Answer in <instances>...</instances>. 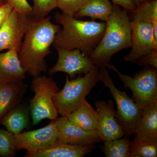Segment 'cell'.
<instances>
[{"label":"cell","instance_id":"cell-3","mask_svg":"<svg viewBox=\"0 0 157 157\" xmlns=\"http://www.w3.org/2000/svg\"><path fill=\"white\" fill-rule=\"evenodd\" d=\"M101 41L89 56L99 68L110 63L113 56L132 46V29L128 11L113 4Z\"/></svg>","mask_w":157,"mask_h":157},{"label":"cell","instance_id":"cell-6","mask_svg":"<svg viewBox=\"0 0 157 157\" xmlns=\"http://www.w3.org/2000/svg\"><path fill=\"white\" fill-rule=\"evenodd\" d=\"M33 78L31 87L35 95L29 107L33 124H38L45 119L55 120L59 113L53 98L60 90L57 85L51 77L40 75Z\"/></svg>","mask_w":157,"mask_h":157},{"label":"cell","instance_id":"cell-29","mask_svg":"<svg viewBox=\"0 0 157 157\" xmlns=\"http://www.w3.org/2000/svg\"><path fill=\"white\" fill-rule=\"evenodd\" d=\"M113 4L123 8L128 12H134L137 7L135 6L132 0H112Z\"/></svg>","mask_w":157,"mask_h":157},{"label":"cell","instance_id":"cell-15","mask_svg":"<svg viewBox=\"0 0 157 157\" xmlns=\"http://www.w3.org/2000/svg\"><path fill=\"white\" fill-rule=\"evenodd\" d=\"M26 74L17 51L7 50L0 53V85L23 82Z\"/></svg>","mask_w":157,"mask_h":157},{"label":"cell","instance_id":"cell-4","mask_svg":"<svg viewBox=\"0 0 157 157\" xmlns=\"http://www.w3.org/2000/svg\"><path fill=\"white\" fill-rule=\"evenodd\" d=\"M133 13V19L130 21L132 49L124 58L126 62L132 63L153 50H157L152 25L157 23V0L140 3Z\"/></svg>","mask_w":157,"mask_h":157},{"label":"cell","instance_id":"cell-27","mask_svg":"<svg viewBox=\"0 0 157 157\" xmlns=\"http://www.w3.org/2000/svg\"><path fill=\"white\" fill-rule=\"evenodd\" d=\"M136 63L138 66L150 65L157 69V50H153L149 53L141 57Z\"/></svg>","mask_w":157,"mask_h":157},{"label":"cell","instance_id":"cell-14","mask_svg":"<svg viewBox=\"0 0 157 157\" xmlns=\"http://www.w3.org/2000/svg\"><path fill=\"white\" fill-rule=\"evenodd\" d=\"M96 148L94 144L83 146L72 145L58 140L49 146L33 152L26 157H82Z\"/></svg>","mask_w":157,"mask_h":157},{"label":"cell","instance_id":"cell-9","mask_svg":"<svg viewBox=\"0 0 157 157\" xmlns=\"http://www.w3.org/2000/svg\"><path fill=\"white\" fill-rule=\"evenodd\" d=\"M31 15L21 14L13 9L0 28V52L20 49L28 28Z\"/></svg>","mask_w":157,"mask_h":157},{"label":"cell","instance_id":"cell-22","mask_svg":"<svg viewBox=\"0 0 157 157\" xmlns=\"http://www.w3.org/2000/svg\"><path fill=\"white\" fill-rule=\"evenodd\" d=\"M130 142L121 138L104 141L103 151L107 157H129Z\"/></svg>","mask_w":157,"mask_h":157},{"label":"cell","instance_id":"cell-21","mask_svg":"<svg viewBox=\"0 0 157 157\" xmlns=\"http://www.w3.org/2000/svg\"><path fill=\"white\" fill-rule=\"evenodd\" d=\"M157 140L135 136L130 142L129 157H156Z\"/></svg>","mask_w":157,"mask_h":157},{"label":"cell","instance_id":"cell-1","mask_svg":"<svg viewBox=\"0 0 157 157\" xmlns=\"http://www.w3.org/2000/svg\"><path fill=\"white\" fill-rule=\"evenodd\" d=\"M60 26L55 24L51 17L37 18L31 15L18 58L26 73L33 77L47 71L45 58L51 53L50 47Z\"/></svg>","mask_w":157,"mask_h":157},{"label":"cell","instance_id":"cell-16","mask_svg":"<svg viewBox=\"0 0 157 157\" xmlns=\"http://www.w3.org/2000/svg\"><path fill=\"white\" fill-rule=\"evenodd\" d=\"M26 90V86L23 82L0 85V121L21 103Z\"/></svg>","mask_w":157,"mask_h":157},{"label":"cell","instance_id":"cell-2","mask_svg":"<svg viewBox=\"0 0 157 157\" xmlns=\"http://www.w3.org/2000/svg\"><path fill=\"white\" fill-rule=\"evenodd\" d=\"M56 23L61 25L52 46L59 48L78 49L89 57L101 41L106 23L95 21H82L59 12L56 13Z\"/></svg>","mask_w":157,"mask_h":157},{"label":"cell","instance_id":"cell-24","mask_svg":"<svg viewBox=\"0 0 157 157\" xmlns=\"http://www.w3.org/2000/svg\"><path fill=\"white\" fill-rule=\"evenodd\" d=\"M32 16L35 18L46 17L52 11L57 8V0H32Z\"/></svg>","mask_w":157,"mask_h":157},{"label":"cell","instance_id":"cell-7","mask_svg":"<svg viewBox=\"0 0 157 157\" xmlns=\"http://www.w3.org/2000/svg\"><path fill=\"white\" fill-rule=\"evenodd\" d=\"M105 67L117 73L125 89L132 91L133 100L141 110L157 103V69L146 67L132 77L122 74L110 63Z\"/></svg>","mask_w":157,"mask_h":157},{"label":"cell","instance_id":"cell-20","mask_svg":"<svg viewBox=\"0 0 157 157\" xmlns=\"http://www.w3.org/2000/svg\"><path fill=\"white\" fill-rule=\"evenodd\" d=\"M113 6L109 0H89L74 17H89L93 20L100 19L106 22L112 13Z\"/></svg>","mask_w":157,"mask_h":157},{"label":"cell","instance_id":"cell-18","mask_svg":"<svg viewBox=\"0 0 157 157\" xmlns=\"http://www.w3.org/2000/svg\"><path fill=\"white\" fill-rule=\"evenodd\" d=\"M141 110L140 120L133 134L157 140V103Z\"/></svg>","mask_w":157,"mask_h":157},{"label":"cell","instance_id":"cell-26","mask_svg":"<svg viewBox=\"0 0 157 157\" xmlns=\"http://www.w3.org/2000/svg\"><path fill=\"white\" fill-rule=\"evenodd\" d=\"M7 2L13 6L14 10L21 14L32 15L33 8L27 0H7Z\"/></svg>","mask_w":157,"mask_h":157},{"label":"cell","instance_id":"cell-30","mask_svg":"<svg viewBox=\"0 0 157 157\" xmlns=\"http://www.w3.org/2000/svg\"><path fill=\"white\" fill-rule=\"evenodd\" d=\"M150 1V0H132V2L134 3V5L136 7L139 6L140 3H143L144 2H146V1Z\"/></svg>","mask_w":157,"mask_h":157},{"label":"cell","instance_id":"cell-25","mask_svg":"<svg viewBox=\"0 0 157 157\" xmlns=\"http://www.w3.org/2000/svg\"><path fill=\"white\" fill-rule=\"evenodd\" d=\"M89 0H57V8L62 11L63 14L74 17L87 2Z\"/></svg>","mask_w":157,"mask_h":157},{"label":"cell","instance_id":"cell-19","mask_svg":"<svg viewBox=\"0 0 157 157\" xmlns=\"http://www.w3.org/2000/svg\"><path fill=\"white\" fill-rule=\"evenodd\" d=\"M68 120L74 125L87 131L97 130L98 116L97 111L85 100L80 107L68 116Z\"/></svg>","mask_w":157,"mask_h":157},{"label":"cell","instance_id":"cell-31","mask_svg":"<svg viewBox=\"0 0 157 157\" xmlns=\"http://www.w3.org/2000/svg\"><path fill=\"white\" fill-rule=\"evenodd\" d=\"M7 3V0H0V6H3Z\"/></svg>","mask_w":157,"mask_h":157},{"label":"cell","instance_id":"cell-10","mask_svg":"<svg viewBox=\"0 0 157 157\" xmlns=\"http://www.w3.org/2000/svg\"><path fill=\"white\" fill-rule=\"evenodd\" d=\"M58 134L55 121H52L41 128L14 135L16 151L24 149L27 152H33L45 148L58 140Z\"/></svg>","mask_w":157,"mask_h":157},{"label":"cell","instance_id":"cell-8","mask_svg":"<svg viewBox=\"0 0 157 157\" xmlns=\"http://www.w3.org/2000/svg\"><path fill=\"white\" fill-rule=\"evenodd\" d=\"M99 70L100 81L109 89L117 105L115 117L118 123L127 136L133 135L140 120L142 110L125 92L121 91L116 87L107 68L102 67Z\"/></svg>","mask_w":157,"mask_h":157},{"label":"cell","instance_id":"cell-28","mask_svg":"<svg viewBox=\"0 0 157 157\" xmlns=\"http://www.w3.org/2000/svg\"><path fill=\"white\" fill-rule=\"evenodd\" d=\"M14 8L9 3L0 6V28L2 26Z\"/></svg>","mask_w":157,"mask_h":157},{"label":"cell","instance_id":"cell-12","mask_svg":"<svg viewBox=\"0 0 157 157\" xmlns=\"http://www.w3.org/2000/svg\"><path fill=\"white\" fill-rule=\"evenodd\" d=\"M96 106L98 116L97 131L102 141L122 138L126 135L116 120L115 108L112 101H97Z\"/></svg>","mask_w":157,"mask_h":157},{"label":"cell","instance_id":"cell-11","mask_svg":"<svg viewBox=\"0 0 157 157\" xmlns=\"http://www.w3.org/2000/svg\"><path fill=\"white\" fill-rule=\"evenodd\" d=\"M58 59L56 64L48 70L50 75L59 72L67 73L70 78L87 74L95 67L89 57L78 49H57Z\"/></svg>","mask_w":157,"mask_h":157},{"label":"cell","instance_id":"cell-13","mask_svg":"<svg viewBox=\"0 0 157 157\" xmlns=\"http://www.w3.org/2000/svg\"><path fill=\"white\" fill-rule=\"evenodd\" d=\"M55 121L58 129V140L74 145H92L102 141L97 130L87 131L74 125L67 117H61Z\"/></svg>","mask_w":157,"mask_h":157},{"label":"cell","instance_id":"cell-17","mask_svg":"<svg viewBox=\"0 0 157 157\" xmlns=\"http://www.w3.org/2000/svg\"><path fill=\"white\" fill-rule=\"evenodd\" d=\"M29 107L20 104L8 112L0 122L7 131L16 135L29 125Z\"/></svg>","mask_w":157,"mask_h":157},{"label":"cell","instance_id":"cell-5","mask_svg":"<svg viewBox=\"0 0 157 157\" xmlns=\"http://www.w3.org/2000/svg\"><path fill=\"white\" fill-rule=\"evenodd\" d=\"M99 68L95 66L84 76L69 79L66 77L63 89L55 95L53 103L59 114L67 117L71 113L81 106L86 96L99 80Z\"/></svg>","mask_w":157,"mask_h":157},{"label":"cell","instance_id":"cell-23","mask_svg":"<svg viewBox=\"0 0 157 157\" xmlns=\"http://www.w3.org/2000/svg\"><path fill=\"white\" fill-rule=\"evenodd\" d=\"M16 152L14 134L7 130L0 129V156L14 157Z\"/></svg>","mask_w":157,"mask_h":157}]
</instances>
